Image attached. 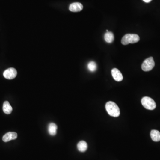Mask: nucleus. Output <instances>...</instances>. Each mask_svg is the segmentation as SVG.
<instances>
[{
  "instance_id": "obj_1",
  "label": "nucleus",
  "mask_w": 160,
  "mask_h": 160,
  "mask_svg": "<svg viewBox=\"0 0 160 160\" xmlns=\"http://www.w3.org/2000/svg\"><path fill=\"white\" fill-rule=\"evenodd\" d=\"M105 108L108 114L114 117H118L120 114V108L115 103L108 102L105 105Z\"/></svg>"
},
{
  "instance_id": "obj_2",
  "label": "nucleus",
  "mask_w": 160,
  "mask_h": 160,
  "mask_svg": "<svg viewBox=\"0 0 160 160\" xmlns=\"http://www.w3.org/2000/svg\"><path fill=\"white\" fill-rule=\"evenodd\" d=\"M140 40V37L138 35L135 34H127L125 35L121 39L122 45H127L129 44H134Z\"/></svg>"
},
{
  "instance_id": "obj_3",
  "label": "nucleus",
  "mask_w": 160,
  "mask_h": 160,
  "mask_svg": "<svg viewBox=\"0 0 160 160\" xmlns=\"http://www.w3.org/2000/svg\"><path fill=\"white\" fill-rule=\"evenodd\" d=\"M142 105L149 110H152L156 107V104L153 99L148 96H145L141 99Z\"/></svg>"
},
{
  "instance_id": "obj_4",
  "label": "nucleus",
  "mask_w": 160,
  "mask_h": 160,
  "mask_svg": "<svg viewBox=\"0 0 160 160\" xmlns=\"http://www.w3.org/2000/svg\"><path fill=\"white\" fill-rule=\"evenodd\" d=\"M154 60L153 57H151L144 61L141 65V69L144 71H150L154 68Z\"/></svg>"
},
{
  "instance_id": "obj_5",
  "label": "nucleus",
  "mask_w": 160,
  "mask_h": 160,
  "mask_svg": "<svg viewBox=\"0 0 160 160\" xmlns=\"http://www.w3.org/2000/svg\"><path fill=\"white\" fill-rule=\"evenodd\" d=\"M16 70L14 68H10L4 71L3 76L7 79L12 80L15 79L17 75Z\"/></svg>"
},
{
  "instance_id": "obj_6",
  "label": "nucleus",
  "mask_w": 160,
  "mask_h": 160,
  "mask_svg": "<svg viewBox=\"0 0 160 160\" xmlns=\"http://www.w3.org/2000/svg\"><path fill=\"white\" fill-rule=\"evenodd\" d=\"M83 9L82 4L79 2H74L72 3L69 7V10L73 12H79Z\"/></svg>"
},
{
  "instance_id": "obj_7",
  "label": "nucleus",
  "mask_w": 160,
  "mask_h": 160,
  "mask_svg": "<svg viewBox=\"0 0 160 160\" xmlns=\"http://www.w3.org/2000/svg\"><path fill=\"white\" fill-rule=\"evenodd\" d=\"M111 73L114 79L117 81H121L123 80V75L118 69L114 68L111 71Z\"/></svg>"
},
{
  "instance_id": "obj_8",
  "label": "nucleus",
  "mask_w": 160,
  "mask_h": 160,
  "mask_svg": "<svg viewBox=\"0 0 160 160\" xmlns=\"http://www.w3.org/2000/svg\"><path fill=\"white\" fill-rule=\"evenodd\" d=\"M17 138V133L15 132H9L4 135L2 140L4 142H7L11 140L16 139Z\"/></svg>"
},
{
  "instance_id": "obj_9",
  "label": "nucleus",
  "mask_w": 160,
  "mask_h": 160,
  "mask_svg": "<svg viewBox=\"0 0 160 160\" xmlns=\"http://www.w3.org/2000/svg\"><path fill=\"white\" fill-rule=\"evenodd\" d=\"M58 126L54 123H50L48 126V131L51 136H55L57 134Z\"/></svg>"
},
{
  "instance_id": "obj_10",
  "label": "nucleus",
  "mask_w": 160,
  "mask_h": 160,
  "mask_svg": "<svg viewBox=\"0 0 160 160\" xmlns=\"http://www.w3.org/2000/svg\"><path fill=\"white\" fill-rule=\"evenodd\" d=\"M3 110L5 114H10L12 112L13 108L8 101H5L3 105Z\"/></svg>"
},
{
  "instance_id": "obj_11",
  "label": "nucleus",
  "mask_w": 160,
  "mask_h": 160,
  "mask_svg": "<svg viewBox=\"0 0 160 160\" xmlns=\"http://www.w3.org/2000/svg\"><path fill=\"white\" fill-rule=\"evenodd\" d=\"M152 139L155 142L160 141V132L157 130H152L150 132Z\"/></svg>"
},
{
  "instance_id": "obj_12",
  "label": "nucleus",
  "mask_w": 160,
  "mask_h": 160,
  "mask_svg": "<svg viewBox=\"0 0 160 160\" xmlns=\"http://www.w3.org/2000/svg\"><path fill=\"white\" fill-rule=\"evenodd\" d=\"M77 148L78 150L81 152H84L86 151L88 148V145L87 143L84 141H81L79 142L77 145Z\"/></svg>"
},
{
  "instance_id": "obj_13",
  "label": "nucleus",
  "mask_w": 160,
  "mask_h": 160,
  "mask_svg": "<svg viewBox=\"0 0 160 160\" xmlns=\"http://www.w3.org/2000/svg\"><path fill=\"white\" fill-rule=\"evenodd\" d=\"M104 39L105 41L108 43H111L114 40V34L111 32H107L104 35Z\"/></svg>"
},
{
  "instance_id": "obj_14",
  "label": "nucleus",
  "mask_w": 160,
  "mask_h": 160,
  "mask_svg": "<svg viewBox=\"0 0 160 160\" xmlns=\"http://www.w3.org/2000/svg\"><path fill=\"white\" fill-rule=\"evenodd\" d=\"M88 69L92 72L95 71L97 69V65L96 63L93 61H91L88 63Z\"/></svg>"
},
{
  "instance_id": "obj_15",
  "label": "nucleus",
  "mask_w": 160,
  "mask_h": 160,
  "mask_svg": "<svg viewBox=\"0 0 160 160\" xmlns=\"http://www.w3.org/2000/svg\"><path fill=\"white\" fill-rule=\"evenodd\" d=\"M144 2L146 3H149L152 0H143Z\"/></svg>"
}]
</instances>
